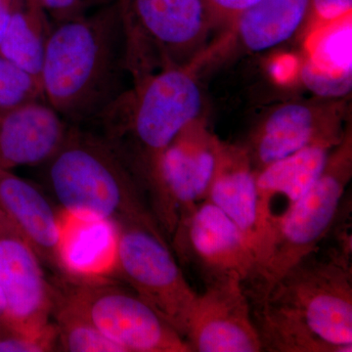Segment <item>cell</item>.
Instances as JSON below:
<instances>
[{
  "label": "cell",
  "mask_w": 352,
  "mask_h": 352,
  "mask_svg": "<svg viewBox=\"0 0 352 352\" xmlns=\"http://www.w3.org/2000/svg\"><path fill=\"white\" fill-rule=\"evenodd\" d=\"M36 101L45 102L41 78L0 54V113Z\"/></svg>",
  "instance_id": "603a6c76"
},
{
  "label": "cell",
  "mask_w": 352,
  "mask_h": 352,
  "mask_svg": "<svg viewBox=\"0 0 352 352\" xmlns=\"http://www.w3.org/2000/svg\"><path fill=\"white\" fill-rule=\"evenodd\" d=\"M219 141L204 117L185 127L164 152L149 197L163 233L171 237L183 215L208 198Z\"/></svg>",
  "instance_id": "30bf717a"
},
{
  "label": "cell",
  "mask_w": 352,
  "mask_h": 352,
  "mask_svg": "<svg viewBox=\"0 0 352 352\" xmlns=\"http://www.w3.org/2000/svg\"><path fill=\"white\" fill-rule=\"evenodd\" d=\"M43 265L32 245L0 210V292L6 322L36 337L55 333L51 321L54 292Z\"/></svg>",
  "instance_id": "8fae6325"
},
{
  "label": "cell",
  "mask_w": 352,
  "mask_h": 352,
  "mask_svg": "<svg viewBox=\"0 0 352 352\" xmlns=\"http://www.w3.org/2000/svg\"><path fill=\"white\" fill-rule=\"evenodd\" d=\"M51 321L56 333V351L122 352L119 346L104 337L91 322L55 292Z\"/></svg>",
  "instance_id": "7402d4cb"
},
{
  "label": "cell",
  "mask_w": 352,
  "mask_h": 352,
  "mask_svg": "<svg viewBox=\"0 0 352 352\" xmlns=\"http://www.w3.org/2000/svg\"><path fill=\"white\" fill-rule=\"evenodd\" d=\"M53 289L122 352H191L188 342L131 288L110 277L56 274Z\"/></svg>",
  "instance_id": "52a82bcc"
},
{
  "label": "cell",
  "mask_w": 352,
  "mask_h": 352,
  "mask_svg": "<svg viewBox=\"0 0 352 352\" xmlns=\"http://www.w3.org/2000/svg\"><path fill=\"white\" fill-rule=\"evenodd\" d=\"M21 0H0V43Z\"/></svg>",
  "instance_id": "83f0119b"
},
{
  "label": "cell",
  "mask_w": 352,
  "mask_h": 352,
  "mask_svg": "<svg viewBox=\"0 0 352 352\" xmlns=\"http://www.w3.org/2000/svg\"><path fill=\"white\" fill-rule=\"evenodd\" d=\"M71 126L44 101L0 113V170L45 164L63 145Z\"/></svg>",
  "instance_id": "9a60e30c"
},
{
  "label": "cell",
  "mask_w": 352,
  "mask_h": 352,
  "mask_svg": "<svg viewBox=\"0 0 352 352\" xmlns=\"http://www.w3.org/2000/svg\"><path fill=\"white\" fill-rule=\"evenodd\" d=\"M333 149L327 146H310L256 173L258 207L265 228V242L271 226L316 182Z\"/></svg>",
  "instance_id": "ffe728a7"
},
{
  "label": "cell",
  "mask_w": 352,
  "mask_h": 352,
  "mask_svg": "<svg viewBox=\"0 0 352 352\" xmlns=\"http://www.w3.org/2000/svg\"><path fill=\"white\" fill-rule=\"evenodd\" d=\"M60 228L62 274L102 278L115 273L119 241L117 224L60 208Z\"/></svg>",
  "instance_id": "d6986e66"
},
{
  "label": "cell",
  "mask_w": 352,
  "mask_h": 352,
  "mask_svg": "<svg viewBox=\"0 0 352 352\" xmlns=\"http://www.w3.org/2000/svg\"><path fill=\"white\" fill-rule=\"evenodd\" d=\"M185 340L196 352L263 351L242 278L230 275L205 283L192 308Z\"/></svg>",
  "instance_id": "4fadbf2b"
},
{
  "label": "cell",
  "mask_w": 352,
  "mask_h": 352,
  "mask_svg": "<svg viewBox=\"0 0 352 352\" xmlns=\"http://www.w3.org/2000/svg\"><path fill=\"white\" fill-rule=\"evenodd\" d=\"M112 1L122 21L131 82L191 66L215 38L204 0Z\"/></svg>",
  "instance_id": "8992f818"
},
{
  "label": "cell",
  "mask_w": 352,
  "mask_h": 352,
  "mask_svg": "<svg viewBox=\"0 0 352 352\" xmlns=\"http://www.w3.org/2000/svg\"><path fill=\"white\" fill-rule=\"evenodd\" d=\"M39 7L47 16L51 24L56 25L76 19L90 13L94 7L105 6L112 0H28Z\"/></svg>",
  "instance_id": "484cf974"
},
{
  "label": "cell",
  "mask_w": 352,
  "mask_h": 352,
  "mask_svg": "<svg viewBox=\"0 0 352 352\" xmlns=\"http://www.w3.org/2000/svg\"><path fill=\"white\" fill-rule=\"evenodd\" d=\"M56 351V333L28 335L6 323L0 324V352H45Z\"/></svg>",
  "instance_id": "d4e9b609"
},
{
  "label": "cell",
  "mask_w": 352,
  "mask_h": 352,
  "mask_svg": "<svg viewBox=\"0 0 352 352\" xmlns=\"http://www.w3.org/2000/svg\"><path fill=\"white\" fill-rule=\"evenodd\" d=\"M208 199L239 227L254 252L256 263L266 234L259 212L256 173L242 144L219 141Z\"/></svg>",
  "instance_id": "2e32d148"
},
{
  "label": "cell",
  "mask_w": 352,
  "mask_h": 352,
  "mask_svg": "<svg viewBox=\"0 0 352 352\" xmlns=\"http://www.w3.org/2000/svg\"><path fill=\"white\" fill-rule=\"evenodd\" d=\"M0 210L56 274L60 259V210H55L43 192L12 171L0 170Z\"/></svg>",
  "instance_id": "e0dca14e"
},
{
  "label": "cell",
  "mask_w": 352,
  "mask_h": 352,
  "mask_svg": "<svg viewBox=\"0 0 352 352\" xmlns=\"http://www.w3.org/2000/svg\"><path fill=\"white\" fill-rule=\"evenodd\" d=\"M352 15V0H309L307 16L298 32L302 41L310 32Z\"/></svg>",
  "instance_id": "cb8c5ba5"
},
{
  "label": "cell",
  "mask_w": 352,
  "mask_h": 352,
  "mask_svg": "<svg viewBox=\"0 0 352 352\" xmlns=\"http://www.w3.org/2000/svg\"><path fill=\"white\" fill-rule=\"evenodd\" d=\"M349 97L314 96L271 109L243 143L256 173L310 146L335 148L351 124Z\"/></svg>",
  "instance_id": "9c48e42d"
},
{
  "label": "cell",
  "mask_w": 352,
  "mask_h": 352,
  "mask_svg": "<svg viewBox=\"0 0 352 352\" xmlns=\"http://www.w3.org/2000/svg\"><path fill=\"white\" fill-rule=\"evenodd\" d=\"M199 76L190 67L163 69L122 92L94 126L151 195L160 161L176 136L204 116Z\"/></svg>",
  "instance_id": "3957f363"
},
{
  "label": "cell",
  "mask_w": 352,
  "mask_h": 352,
  "mask_svg": "<svg viewBox=\"0 0 352 352\" xmlns=\"http://www.w3.org/2000/svg\"><path fill=\"white\" fill-rule=\"evenodd\" d=\"M309 0H261L220 32L192 67L197 73L237 56L272 50L298 34Z\"/></svg>",
  "instance_id": "5bb4252c"
},
{
  "label": "cell",
  "mask_w": 352,
  "mask_h": 352,
  "mask_svg": "<svg viewBox=\"0 0 352 352\" xmlns=\"http://www.w3.org/2000/svg\"><path fill=\"white\" fill-rule=\"evenodd\" d=\"M171 238L176 251L195 266L204 283L230 275H238L245 283L254 272L256 256L244 234L208 198L183 215Z\"/></svg>",
  "instance_id": "7c38bea8"
},
{
  "label": "cell",
  "mask_w": 352,
  "mask_h": 352,
  "mask_svg": "<svg viewBox=\"0 0 352 352\" xmlns=\"http://www.w3.org/2000/svg\"><path fill=\"white\" fill-rule=\"evenodd\" d=\"M52 24L39 7L21 0L0 43V54L41 78L46 41Z\"/></svg>",
  "instance_id": "44dd1931"
},
{
  "label": "cell",
  "mask_w": 352,
  "mask_h": 352,
  "mask_svg": "<svg viewBox=\"0 0 352 352\" xmlns=\"http://www.w3.org/2000/svg\"><path fill=\"white\" fill-rule=\"evenodd\" d=\"M300 80L316 97H349L352 85V15L302 39Z\"/></svg>",
  "instance_id": "ac0fdd59"
},
{
  "label": "cell",
  "mask_w": 352,
  "mask_h": 352,
  "mask_svg": "<svg viewBox=\"0 0 352 352\" xmlns=\"http://www.w3.org/2000/svg\"><path fill=\"white\" fill-rule=\"evenodd\" d=\"M352 178V126L330 152L321 175L307 193L271 226L252 276L244 283L258 302L295 264L319 249Z\"/></svg>",
  "instance_id": "5b68a950"
},
{
  "label": "cell",
  "mask_w": 352,
  "mask_h": 352,
  "mask_svg": "<svg viewBox=\"0 0 352 352\" xmlns=\"http://www.w3.org/2000/svg\"><path fill=\"white\" fill-rule=\"evenodd\" d=\"M261 0H204L210 20L219 32Z\"/></svg>",
  "instance_id": "4316f807"
},
{
  "label": "cell",
  "mask_w": 352,
  "mask_h": 352,
  "mask_svg": "<svg viewBox=\"0 0 352 352\" xmlns=\"http://www.w3.org/2000/svg\"><path fill=\"white\" fill-rule=\"evenodd\" d=\"M129 78L126 39L113 1L82 17L52 25L41 85L46 103L71 126H94L129 87Z\"/></svg>",
  "instance_id": "7a4b0ae2"
},
{
  "label": "cell",
  "mask_w": 352,
  "mask_h": 352,
  "mask_svg": "<svg viewBox=\"0 0 352 352\" xmlns=\"http://www.w3.org/2000/svg\"><path fill=\"white\" fill-rule=\"evenodd\" d=\"M351 258L319 247L251 305L263 351H352Z\"/></svg>",
  "instance_id": "6da1fadb"
},
{
  "label": "cell",
  "mask_w": 352,
  "mask_h": 352,
  "mask_svg": "<svg viewBox=\"0 0 352 352\" xmlns=\"http://www.w3.org/2000/svg\"><path fill=\"white\" fill-rule=\"evenodd\" d=\"M44 164L51 188L67 212L163 233L135 176L98 132L72 126L63 145Z\"/></svg>",
  "instance_id": "277c9868"
},
{
  "label": "cell",
  "mask_w": 352,
  "mask_h": 352,
  "mask_svg": "<svg viewBox=\"0 0 352 352\" xmlns=\"http://www.w3.org/2000/svg\"><path fill=\"white\" fill-rule=\"evenodd\" d=\"M118 228L115 273L185 340L198 294L176 263L164 234L140 224Z\"/></svg>",
  "instance_id": "ba28073f"
},
{
  "label": "cell",
  "mask_w": 352,
  "mask_h": 352,
  "mask_svg": "<svg viewBox=\"0 0 352 352\" xmlns=\"http://www.w3.org/2000/svg\"><path fill=\"white\" fill-rule=\"evenodd\" d=\"M4 321H6V303L0 292V324L3 323Z\"/></svg>",
  "instance_id": "f1b7e54d"
}]
</instances>
